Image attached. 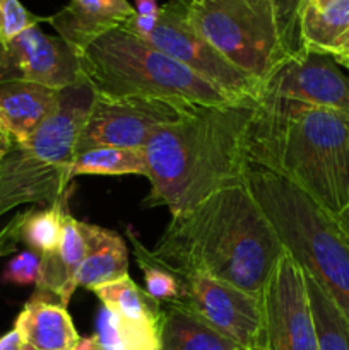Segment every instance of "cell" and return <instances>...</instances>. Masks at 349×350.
Instances as JSON below:
<instances>
[{
	"mask_svg": "<svg viewBox=\"0 0 349 350\" xmlns=\"http://www.w3.org/2000/svg\"><path fill=\"white\" fill-rule=\"evenodd\" d=\"M151 253L180 279L207 275L262 296L284 248L243 183L171 215Z\"/></svg>",
	"mask_w": 349,
	"mask_h": 350,
	"instance_id": "6da1fadb",
	"label": "cell"
},
{
	"mask_svg": "<svg viewBox=\"0 0 349 350\" xmlns=\"http://www.w3.org/2000/svg\"><path fill=\"white\" fill-rule=\"evenodd\" d=\"M257 99L194 106L180 120L159 126L144 147L149 207L171 215L188 211L211 195L246 183L248 132Z\"/></svg>",
	"mask_w": 349,
	"mask_h": 350,
	"instance_id": "7a4b0ae2",
	"label": "cell"
},
{
	"mask_svg": "<svg viewBox=\"0 0 349 350\" xmlns=\"http://www.w3.org/2000/svg\"><path fill=\"white\" fill-rule=\"evenodd\" d=\"M250 166L270 171L335 217L349 202V116L260 96L248 132Z\"/></svg>",
	"mask_w": 349,
	"mask_h": 350,
	"instance_id": "3957f363",
	"label": "cell"
},
{
	"mask_svg": "<svg viewBox=\"0 0 349 350\" xmlns=\"http://www.w3.org/2000/svg\"><path fill=\"white\" fill-rule=\"evenodd\" d=\"M96 92L88 82L60 91L50 116L0 159V217L24 204L53 205L68 195L72 164Z\"/></svg>",
	"mask_w": 349,
	"mask_h": 350,
	"instance_id": "277c9868",
	"label": "cell"
},
{
	"mask_svg": "<svg viewBox=\"0 0 349 350\" xmlns=\"http://www.w3.org/2000/svg\"><path fill=\"white\" fill-rule=\"evenodd\" d=\"M246 187L272 224L284 252L349 317V241L334 217L270 171L250 167Z\"/></svg>",
	"mask_w": 349,
	"mask_h": 350,
	"instance_id": "5b68a950",
	"label": "cell"
},
{
	"mask_svg": "<svg viewBox=\"0 0 349 350\" xmlns=\"http://www.w3.org/2000/svg\"><path fill=\"white\" fill-rule=\"evenodd\" d=\"M81 68L99 96H137L197 106L238 101L125 27L89 44L81 55Z\"/></svg>",
	"mask_w": 349,
	"mask_h": 350,
	"instance_id": "8992f818",
	"label": "cell"
},
{
	"mask_svg": "<svg viewBox=\"0 0 349 350\" xmlns=\"http://www.w3.org/2000/svg\"><path fill=\"white\" fill-rule=\"evenodd\" d=\"M195 31L238 70L262 84L287 60L272 0H202L187 9Z\"/></svg>",
	"mask_w": 349,
	"mask_h": 350,
	"instance_id": "52a82bcc",
	"label": "cell"
},
{
	"mask_svg": "<svg viewBox=\"0 0 349 350\" xmlns=\"http://www.w3.org/2000/svg\"><path fill=\"white\" fill-rule=\"evenodd\" d=\"M140 38L216 88L228 92L231 98L259 99V82L238 70L214 46H211L188 23L187 7L174 0L157 9L154 26Z\"/></svg>",
	"mask_w": 349,
	"mask_h": 350,
	"instance_id": "ba28073f",
	"label": "cell"
},
{
	"mask_svg": "<svg viewBox=\"0 0 349 350\" xmlns=\"http://www.w3.org/2000/svg\"><path fill=\"white\" fill-rule=\"evenodd\" d=\"M197 105L166 99L109 98L96 94L88 122L79 137L77 152L92 147H120L144 150L159 126L173 123Z\"/></svg>",
	"mask_w": 349,
	"mask_h": 350,
	"instance_id": "9c48e42d",
	"label": "cell"
},
{
	"mask_svg": "<svg viewBox=\"0 0 349 350\" xmlns=\"http://www.w3.org/2000/svg\"><path fill=\"white\" fill-rule=\"evenodd\" d=\"M263 350H318L305 272L286 252L262 293Z\"/></svg>",
	"mask_w": 349,
	"mask_h": 350,
	"instance_id": "30bf717a",
	"label": "cell"
},
{
	"mask_svg": "<svg viewBox=\"0 0 349 350\" xmlns=\"http://www.w3.org/2000/svg\"><path fill=\"white\" fill-rule=\"evenodd\" d=\"M183 293L178 303L202 321L245 350L262 347V296L238 289L207 275L181 279Z\"/></svg>",
	"mask_w": 349,
	"mask_h": 350,
	"instance_id": "8fae6325",
	"label": "cell"
},
{
	"mask_svg": "<svg viewBox=\"0 0 349 350\" xmlns=\"http://www.w3.org/2000/svg\"><path fill=\"white\" fill-rule=\"evenodd\" d=\"M5 82H34L62 91L86 79L81 55L60 36H48L33 26L0 43V84Z\"/></svg>",
	"mask_w": 349,
	"mask_h": 350,
	"instance_id": "7c38bea8",
	"label": "cell"
},
{
	"mask_svg": "<svg viewBox=\"0 0 349 350\" xmlns=\"http://www.w3.org/2000/svg\"><path fill=\"white\" fill-rule=\"evenodd\" d=\"M260 96L349 116V74L332 55L303 50L296 57L287 58L263 82Z\"/></svg>",
	"mask_w": 349,
	"mask_h": 350,
	"instance_id": "4fadbf2b",
	"label": "cell"
},
{
	"mask_svg": "<svg viewBox=\"0 0 349 350\" xmlns=\"http://www.w3.org/2000/svg\"><path fill=\"white\" fill-rule=\"evenodd\" d=\"M135 12L127 0H70L47 21L62 40L82 55L89 44L122 27Z\"/></svg>",
	"mask_w": 349,
	"mask_h": 350,
	"instance_id": "5bb4252c",
	"label": "cell"
},
{
	"mask_svg": "<svg viewBox=\"0 0 349 350\" xmlns=\"http://www.w3.org/2000/svg\"><path fill=\"white\" fill-rule=\"evenodd\" d=\"M14 328L27 347L38 350H72L81 338L67 306L40 291L23 308Z\"/></svg>",
	"mask_w": 349,
	"mask_h": 350,
	"instance_id": "9a60e30c",
	"label": "cell"
},
{
	"mask_svg": "<svg viewBox=\"0 0 349 350\" xmlns=\"http://www.w3.org/2000/svg\"><path fill=\"white\" fill-rule=\"evenodd\" d=\"M60 101V91L34 82L0 84V120L16 142L26 140Z\"/></svg>",
	"mask_w": 349,
	"mask_h": 350,
	"instance_id": "2e32d148",
	"label": "cell"
},
{
	"mask_svg": "<svg viewBox=\"0 0 349 350\" xmlns=\"http://www.w3.org/2000/svg\"><path fill=\"white\" fill-rule=\"evenodd\" d=\"M88 250L75 273V289L94 291L129 275V250L122 236L99 226L82 222Z\"/></svg>",
	"mask_w": 349,
	"mask_h": 350,
	"instance_id": "e0dca14e",
	"label": "cell"
},
{
	"mask_svg": "<svg viewBox=\"0 0 349 350\" xmlns=\"http://www.w3.org/2000/svg\"><path fill=\"white\" fill-rule=\"evenodd\" d=\"M88 243L82 232L81 221L74 219L67 211L62 224V236L58 248L50 255L41 256V279L36 291L48 294L67 306L75 293V273L86 256Z\"/></svg>",
	"mask_w": 349,
	"mask_h": 350,
	"instance_id": "ac0fdd59",
	"label": "cell"
},
{
	"mask_svg": "<svg viewBox=\"0 0 349 350\" xmlns=\"http://www.w3.org/2000/svg\"><path fill=\"white\" fill-rule=\"evenodd\" d=\"M159 350H245L202 321L181 303L163 304Z\"/></svg>",
	"mask_w": 349,
	"mask_h": 350,
	"instance_id": "d6986e66",
	"label": "cell"
},
{
	"mask_svg": "<svg viewBox=\"0 0 349 350\" xmlns=\"http://www.w3.org/2000/svg\"><path fill=\"white\" fill-rule=\"evenodd\" d=\"M303 50L337 57L349 41V0H331L325 5L308 3L301 17Z\"/></svg>",
	"mask_w": 349,
	"mask_h": 350,
	"instance_id": "ffe728a7",
	"label": "cell"
},
{
	"mask_svg": "<svg viewBox=\"0 0 349 350\" xmlns=\"http://www.w3.org/2000/svg\"><path fill=\"white\" fill-rule=\"evenodd\" d=\"M159 327L127 320L109 308L101 306L96 320V338L99 350H159Z\"/></svg>",
	"mask_w": 349,
	"mask_h": 350,
	"instance_id": "44dd1931",
	"label": "cell"
},
{
	"mask_svg": "<svg viewBox=\"0 0 349 350\" xmlns=\"http://www.w3.org/2000/svg\"><path fill=\"white\" fill-rule=\"evenodd\" d=\"M305 282L318 350H349V317L313 277L305 273Z\"/></svg>",
	"mask_w": 349,
	"mask_h": 350,
	"instance_id": "7402d4cb",
	"label": "cell"
},
{
	"mask_svg": "<svg viewBox=\"0 0 349 350\" xmlns=\"http://www.w3.org/2000/svg\"><path fill=\"white\" fill-rule=\"evenodd\" d=\"M146 176L147 164L144 150L120 147H92L77 152L72 164V178L77 176Z\"/></svg>",
	"mask_w": 349,
	"mask_h": 350,
	"instance_id": "603a6c76",
	"label": "cell"
},
{
	"mask_svg": "<svg viewBox=\"0 0 349 350\" xmlns=\"http://www.w3.org/2000/svg\"><path fill=\"white\" fill-rule=\"evenodd\" d=\"M92 293L101 301L103 306L109 308L127 320L161 325L163 304L140 289L129 275L115 282L105 284Z\"/></svg>",
	"mask_w": 349,
	"mask_h": 350,
	"instance_id": "cb8c5ba5",
	"label": "cell"
},
{
	"mask_svg": "<svg viewBox=\"0 0 349 350\" xmlns=\"http://www.w3.org/2000/svg\"><path fill=\"white\" fill-rule=\"evenodd\" d=\"M65 214L67 198L41 211H27L21 226V241L26 243L31 252L41 256L53 253L60 243Z\"/></svg>",
	"mask_w": 349,
	"mask_h": 350,
	"instance_id": "d4e9b609",
	"label": "cell"
},
{
	"mask_svg": "<svg viewBox=\"0 0 349 350\" xmlns=\"http://www.w3.org/2000/svg\"><path fill=\"white\" fill-rule=\"evenodd\" d=\"M129 238L133 245V256L137 260V265L142 270L144 291L161 304L178 303L183 293V282L180 277L174 275L170 269L157 262L151 250L144 248L142 243H139L132 231H129Z\"/></svg>",
	"mask_w": 349,
	"mask_h": 350,
	"instance_id": "484cf974",
	"label": "cell"
},
{
	"mask_svg": "<svg viewBox=\"0 0 349 350\" xmlns=\"http://www.w3.org/2000/svg\"><path fill=\"white\" fill-rule=\"evenodd\" d=\"M310 0H272L281 43L287 58L296 57L303 51L301 41V17Z\"/></svg>",
	"mask_w": 349,
	"mask_h": 350,
	"instance_id": "4316f807",
	"label": "cell"
},
{
	"mask_svg": "<svg viewBox=\"0 0 349 350\" xmlns=\"http://www.w3.org/2000/svg\"><path fill=\"white\" fill-rule=\"evenodd\" d=\"M41 21L47 19L34 16L19 0H0V43H7Z\"/></svg>",
	"mask_w": 349,
	"mask_h": 350,
	"instance_id": "83f0119b",
	"label": "cell"
},
{
	"mask_svg": "<svg viewBox=\"0 0 349 350\" xmlns=\"http://www.w3.org/2000/svg\"><path fill=\"white\" fill-rule=\"evenodd\" d=\"M41 255L27 250L9 260L3 269L2 282L16 286H38L41 279Z\"/></svg>",
	"mask_w": 349,
	"mask_h": 350,
	"instance_id": "f1b7e54d",
	"label": "cell"
},
{
	"mask_svg": "<svg viewBox=\"0 0 349 350\" xmlns=\"http://www.w3.org/2000/svg\"><path fill=\"white\" fill-rule=\"evenodd\" d=\"M26 212L17 214L7 222L3 228H0V258L10 255L16 250V245L21 241V226H23Z\"/></svg>",
	"mask_w": 349,
	"mask_h": 350,
	"instance_id": "f546056e",
	"label": "cell"
},
{
	"mask_svg": "<svg viewBox=\"0 0 349 350\" xmlns=\"http://www.w3.org/2000/svg\"><path fill=\"white\" fill-rule=\"evenodd\" d=\"M24 347H26V344H24L16 328L0 337V350H24Z\"/></svg>",
	"mask_w": 349,
	"mask_h": 350,
	"instance_id": "4dcf8cb0",
	"label": "cell"
},
{
	"mask_svg": "<svg viewBox=\"0 0 349 350\" xmlns=\"http://www.w3.org/2000/svg\"><path fill=\"white\" fill-rule=\"evenodd\" d=\"M334 221H335V224L339 226V229H341L342 234L346 236V239L349 241V202H348V205H346V207L342 208L337 215H335Z\"/></svg>",
	"mask_w": 349,
	"mask_h": 350,
	"instance_id": "1f68e13d",
	"label": "cell"
},
{
	"mask_svg": "<svg viewBox=\"0 0 349 350\" xmlns=\"http://www.w3.org/2000/svg\"><path fill=\"white\" fill-rule=\"evenodd\" d=\"M159 5H156V0H137V14L139 16H156Z\"/></svg>",
	"mask_w": 349,
	"mask_h": 350,
	"instance_id": "d6a6232c",
	"label": "cell"
},
{
	"mask_svg": "<svg viewBox=\"0 0 349 350\" xmlns=\"http://www.w3.org/2000/svg\"><path fill=\"white\" fill-rule=\"evenodd\" d=\"M72 350H99L98 344H96L94 337H84L79 338V342L75 344V347Z\"/></svg>",
	"mask_w": 349,
	"mask_h": 350,
	"instance_id": "836d02e7",
	"label": "cell"
},
{
	"mask_svg": "<svg viewBox=\"0 0 349 350\" xmlns=\"http://www.w3.org/2000/svg\"><path fill=\"white\" fill-rule=\"evenodd\" d=\"M10 144H12V137H10L9 133H0V159H2L3 154L7 152Z\"/></svg>",
	"mask_w": 349,
	"mask_h": 350,
	"instance_id": "e575fe53",
	"label": "cell"
},
{
	"mask_svg": "<svg viewBox=\"0 0 349 350\" xmlns=\"http://www.w3.org/2000/svg\"><path fill=\"white\" fill-rule=\"evenodd\" d=\"M334 58L342 65V67L349 68V55H341V57H334Z\"/></svg>",
	"mask_w": 349,
	"mask_h": 350,
	"instance_id": "d590c367",
	"label": "cell"
},
{
	"mask_svg": "<svg viewBox=\"0 0 349 350\" xmlns=\"http://www.w3.org/2000/svg\"><path fill=\"white\" fill-rule=\"evenodd\" d=\"M174 2L177 3H180V5H183V7H192L194 5V3H198V2H202V0H174Z\"/></svg>",
	"mask_w": 349,
	"mask_h": 350,
	"instance_id": "8d00e7d4",
	"label": "cell"
},
{
	"mask_svg": "<svg viewBox=\"0 0 349 350\" xmlns=\"http://www.w3.org/2000/svg\"><path fill=\"white\" fill-rule=\"evenodd\" d=\"M327 2H331V0H310L311 5H315V7H322V5H325Z\"/></svg>",
	"mask_w": 349,
	"mask_h": 350,
	"instance_id": "74e56055",
	"label": "cell"
},
{
	"mask_svg": "<svg viewBox=\"0 0 349 350\" xmlns=\"http://www.w3.org/2000/svg\"><path fill=\"white\" fill-rule=\"evenodd\" d=\"M341 55H349V41H348V44H346V48H344V51H342ZM341 55H337V57H341Z\"/></svg>",
	"mask_w": 349,
	"mask_h": 350,
	"instance_id": "f35d334b",
	"label": "cell"
},
{
	"mask_svg": "<svg viewBox=\"0 0 349 350\" xmlns=\"http://www.w3.org/2000/svg\"><path fill=\"white\" fill-rule=\"evenodd\" d=\"M0 133H7V130H5V126H3L2 120H0Z\"/></svg>",
	"mask_w": 349,
	"mask_h": 350,
	"instance_id": "ab89813d",
	"label": "cell"
},
{
	"mask_svg": "<svg viewBox=\"0 0 349 350\" xmlns=\"http://www.w3.org/2000/svg\"><path fill=\"white\" fill-rule=\"evenodd\" d=\"M24 350H38V349H33V347H27V345H26V347H24Z\"/></svg>",
	"mask_w": 349,
	"mask_h": 350,
	"instance_id": "60d3db41",
	"label": "cell"
},
{
	"mask_svg": "<svg viewBox=\"0 0 349 350\" xmlns=\"http://www.w3.org/2000/svg\"><path fill=\"white\" fill-rule=\"evenodd\" d=\"M253 350H263L262 347H257V349H253Z\"/></svg>",
	"mask_w": 349,
	"mask_h": 350,
	"instance_id": "b9f144b4",
	"label": "cell"
}]
</instances>
